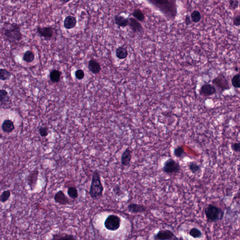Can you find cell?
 Here are the masks:
<instances>
[{
  "instance_id": "cell-1",
  "label": "cell",
  "mask_w": 240,
  "mask_h": 240,
  "mask_svg": "<svg viewBox=\"0 0 240 240\" xmlns=\"http://www.w3.org/2000/svg\"><path fill=\"white\" fill-rule=\"evenodd\" d=\"M152 5L161 11L167 18L174 19L177 14V2L172 0H150Z\"/></svg>"
},
{
  "instance_id": "cell-2",
  "label": "cell",
  "mask_w": 240,
  "mask_h": 240,
  "mask_svg": "<svg viewBox=\"0 0 240 240\" xmlns=\"http://www.w3.org/2000/svg\"><path fill=\"white\" fill-rule=\"evenodd\" d=\"M104 187L101 180V175L98 170H95L92 175L89 195L92 199L97 200L102 197Z\"/></svg>"
},
{
  "instance_id": "cell-3",
  "label": "cell",
  "mask_w": 240,
  "mask_h": 240,
  "mask_svg": "<svg viewBox=\"0 0 240 240\" xmlns=\"http://www.w3.org/2000/svg\"><path fill=\"white\" fill-rule=\"evenodd\" d=\"M21 26L18 24H11V26L9 28L5 29L4 34L6 38L11 42L19 41L22 39V34L21 33Z\"/></svg>"
},
{
  "instance_id": "cell-4",
  "label": "cell",
  "mask_w": 240,
  "mask_h": 240,
  "mask_svg": "<svg viewBox=\"0 0 240 240\" xmlns=\"http://www.w3.org/2000/svg\"><path fill=\"white\" fill-rule=\"evenodd\" d=\"M181 170L179 163L172 158L166 159L164 163L162 171L166 174H176L179 173Z\"/></svg>"
},
{
  "instance_id": "cell-5",
  "label": "cell",
  "mask_w": 240,
  "mask_h": 240,
  "mask_svg": "<svg viewBox=\"0 0 240 240\" xmlns=\"http://www.w3.org/2000/svg\"><path fill=\"white\" fill-rule=\"evenodd\" d=\"M121 223V219L117 215L112 214L109 215L106 219L104 222V226L107 230L115 231L120 228Z\"/></svg>"
},
{
  "instance_id": "cell-6",
  "label": "cell",
  "mask_w": 240,
  "mask_h": 240,
  "mask_svg": "<svg viewBox=\"0 0 240 240\" xmlns=\"http://www.w3.org/2000/svg\"><path fill=\"white\" fill-rule=\"evenodd\" d=\"M206 217L211 221H215L222 217L223 213L221 210L216 206L209 205L205 210Z\"/></svg>"
},
{
  "instance_id": "cell-7",
  "label": "cell",
  "mask_w": 240,
  "mask_h": 240,
  "mask_svg": "<svg viewBox=\"0 0 240 240\" xmlns=\"http://www.w3.org/2000/svg\"><path fill=\"white\" fill-rule=\"evenodd\" d=\"M39 173V169L38 167H36L31 171L26 177V182L32 191L35 189L37 185Z\"/></svg>"
},
{
  "instance_id": "cell-8",
  "label": "cell",
  "mask_w": 240,
  "mask_h": 240,
  "mask_svg": "<svg viewBox=\"0 0 240 240\" xmlns=\"http://www.w3.org/2000/svg\"><path fill=\"white\" fill-rule=\"evenodd\" d=\"M154 240H179V239L170 230H162L154 236Z\"/></svg>"
},
{
  "instance_id": "cell-9",
  "label": "cell",
  "mask_w": 240,
  "mask_h": 240,
  "mask_svg": "<svg viewBox=\"0 0 240 240\" xmlns=\"http://www.w3.org/2000/svg\"><path fill=\"white\" fill-rule=\"evenodd\" d=\"M212 84L218 87L222 91L230 89L228 81L223 74L219 75L212 80Z\"/></svg>"
},
{
  "instance_id": "cell-10",
  "label": "cell",
  "mask_w": 240,
  "mask_h": 240,
  "mask_svg": "<svg viewBox=\"0 0 240 240\" xmlns=\"http://www.w3.org/2000/svg\"><path fill=\"white\" fill-rule=\"evenodd\" d=\"M55 29L52 27H40L37 26V32L38 34L41 37H44L46 40H48L52 39L54 35Z\"/></svg>"
},
{
  "instance_id": "cell-11",
  "label": "cell",
  "mask_w": 240,
  "mask_h": 240,
  "mask_svg": "<svg viewBox=\"0 0 240 240\" xmlns=\"http://www.w3.org/2000/svg\"><path fill=\"white\" fill-rule=\"evenodd\" d=\"M131 150L130 148L127 147L124 150L121 156V165L123 166H129L131 164Z\"/></svg>"
},
{
  "instance_id": "cell-12",
  "label": "cell",
  "mask_w": 240,
  "mask_h": 240,
  "mask_svg": "<svg viewBox=\"0 0 240 240\" xmlns=\"http://www.w3.org/2000/svg\"><path fill=\"white\" fill-rule=\"evenodd\" d=\"M54 200L56 203L65 205L70 204V200L62 190H59L56 193L54 196Z\"/></svg>"
},
{
  "instance_id": "cell-13",
  "label": "cell",
  "mask_w": 240,
  "mask_h": 240,
  "mask_svg": "<svg viewBox=\"0 0 240 240\" xmlns=\"http://www.w3.org/2000/svg\"><path fill=\"white\" fill-rule=\"evenodd\" d=\"M216 93V89L215 87L209 84H205L201 87L200 93L204 96H210Z\"/></svg>"
},
{
  "instance_id": "cell-14",
  "label": "cell",
  "mask_w": 240,
  "mask_h": 240,
  "mask_svg": "<svg viewBox=\"0 0 240 240\" xmlns=\"http://www.w3.org/2000/svg\"><path fill=\"white\" fill-rule=\"evenodd\" d=\"M128 209L132 213H142L146 211V208L142 204L131 203L128 205Z\"/></svg>"
},
{
  "instance_id": "cell-15",
  "label": "cell",
  "mask_w": 240,
  "mask_h": 240,
  "mask_svg": "<svg viewBox=\"0 0 240 240\" xmlns=\"http://www.w3.org/2000/svg\"><path fill=\"white\" fill-rule=\"evenodd\" d=\"M15 129L13 121L11 120L6 119L2 124V130L5 133L10 134Z\"/></svg>"
},
{
  "instance_id": "cell-16",
  "label": "cell",
  "mask_w": 240,
  "mask_h": 240,
  "mask_svg": "<svg viewBox=\"0 0 240 240\" xmlns=\"http://www.w3.org/2000/svg\"><path fill=\"white\" fill-rule=\"evenodd\" d=\"M129 26L135 32H141L143 31L141 24L134 17H131L129 19Z\"/></svg>"
},
{
  "instance_id": "cell-17",
  "label": "cell",
  "mask_w": 240,
  "mask_h": 240,
  "mask_svg": "<svg viewBox=\"0 0 240 240\" xmlns=\"http://www.w3.org/2000/svg\"><path fill=\"white\" fill-rule=\"evenodd\" d=\"M88 69L94 74H99L101 69L100 63L94 59H91L89 61Z\"/></svg>"
},
{
  "instance_id": "cell-18",
  "label": "cell",
  "mask_w": 240,
  "mask_h": 240,
  "mask_svg": "<svg viewBox=\"0 0 240 240\" xmlns=\"http://www.w3.org/2000/svg\"><path fill=\"white\" fill-rule=\"evenodd\" d=\"M115 24L117 25L119 27L124 28L129 25V19L120 15L115 16Z\"/></svg>"
},
{
  "instance_id": "cell-19",
  "label": "cell",
  "mask_w": 240,
  "mask_h": 240,
  "mask_svg": "<svg viewBox=\"0 0 240 240\" xmlns=\"http://www.w3.org/2000/svg\"><path fill=\"white\" fill-rule=\"evenodd\" d=\"M77 25V19L72 16H68L64 20V26L66 29L74 28Z\"/></svg>"
},
{
  "instance_id": "cell-20",
  "label": "cell",
  "mask_w": 240,
  "mask_h": 240,
  "mask_svg": "<svg viewBox=\"0 0 240 240\" xmlns=\"http://www.w3.org/2000/svg\"><path fill=\"white\" fill-rule=\"evenodd\" d=\"M128 55V52L126 48L119 47L116 50V56L117 58L120 60L125 59Z\"/></svg>"
},
{
  "instance_id": "cell-21",
  "label": "cell",
  "mask_w": 240,
  "mask_h": 240,
  "mask_svg": "<svg viewBox=\"0 0 240 240\" xmlns=\"http://www.w3.org/2000/svg\"><path fill=\"white\" fill-rule=\"evenodd\" d=\"M51 240H76V239L73 235L70 234H58L53 235Z\"/></svg>"
},
{
  "instance_id": "cell-22",
  "label": "cell",
  "mask_w": 240,
  "mask_h": 240,
  "mask_svg": "<svg viewBox=\"0 0 240 240\" xmlns=\"http://www.w3.org/2000/svg\"><path fill=\"white\" fill-rule=\"evenodd\" d=\"M10 100L9 96L8 95V92L5 90L2 89L0 91V101L1 105H5L9 103Z\"/></svg>"
},
{
  "instance_id": "cell-23",
  "label": "cell",
  "mask_w": 240,
  "mask_h": 240,
  "mask_svg": "<svg viewBox=\"0 0 240 240\" xmlns=\"http://www.w3.org/2000/svg\"><path fill=\"white\" fill-rule=\"evenodd\" d=\"M62 73L58 70H54L50 72V80L53 83H57L59 82L61 79Z\"/></svg>"
},
{
  "instance_id": "cell-24",
  "label": "cell",
  "mask_w": 240,
  "mask_h": 240,
  "mask_svg": "<svg viewBox=\"0 0 240 240\" xmlns=\"http://www.w3.org/2000/svg\"><path fill=\"white\" fill-rule=\"evenodd\" d=\"M174 156L178 158H182L185 157L186 154L185 149L181 146H178L173 150Z\"/></svg>"
},
{
  "instance_id": "cell-25",
  "label": "cell",
  "mask_w": 240,
  "mask_h": 240,
  "mask_svg": "<svg viewBox=\"0 0 240 240\" xmlns=\"http://www.w3.org/2000/svg\"><path fill=\"white\" fill-rule=\"evenodd\" d=\"M132 16L134 18L137 19L139 22H143L145 21V15L143 14L140 10L138 9L134 10L132 13Z\"/></svg>"
},
{
  "instance_id": "cell-26",
  "label": "cell",
  "mask_w": 240,
  "mask_h": 240,
  "mask_svg": "<svg viewBox=\"0 0 240 240\" xmlns=\"http://www.w3.org/2000/svg\"><path fill=\"white\" fill-rule=\"evenodd\" d=\"M67 194L70 198L73 199H77L78 196V189L74 186H71L68 188Z\"/></svg>"
},
{
  "instance_id": "cell-27",
  "label": "cell",
  "mask_w": 240,
  "mask_h": 240,
  "mask_svg": "<svg viewBox=\"0 0 240 240\" xmlns=\"http://www.w3.org/2000/svg\"><path fill=\"white\" fill-rule=\"evenodd\" d=\"M35 59V55L34 53L32 51H26L23 56V60L27 63H32L34 61Z\"/></svg>"
},
{
  "instance_id": "cell-28",
  "label": "cell",
  "mask_w": 240,
  "mask_h": 240,
  "mask_svg": "<svg viewBox=\"0 0 240 240\" xmlns=\"http://www.w3.org/2000/svg\"><path fill=\"white\" fill-rule=\"evenodd\" d=\"M11 77V73L10 72L1 68L0 70V79L2 81H6L10 79Z\"/></svg>"
},
{
  "instance_id": "cell-29",
  "label": "cell",
  "mask_w": 240,
  "mask_h": 240,
  "mask_svg": "<svg viewBox=\"0 0 240 240\" xmlns=\"http://www.w3.org/2000/svg\"><path fill=\"white\" fill-rule=\"evenodd\" d=\"M190 17L193 22L196 23H198L201 19V14L199 11L194 10L193 11L192 13H191Z\"/></svg>"
},
{
  "instance_id": "cell-30",
  "label": "cell",
  "mask_w": 240,
  "mask_h": 240,
  "mask_svg": "<svg viewBox=\"0 0 240 240\" xmlns=\"http://www.w3.org/2000/svg\"><path fill=\"white\" fill-rule=\"evenodd\" d=\"M189 167L190 171L194 174L197 173L201 170L200 166L194 162H190L189 165Z\"/></svg>"
},
{
  "instance_id": "cell-31",
  "label": "cell",
  "mask_w": 240,
  "mask_h": 240,
  "mask_svg": "<svg viewBox=\"0 0 240 240\" xmlns=\"http://www.w3.org/2000/svg\"><path fill=\"white\" fill-rule=\"evenodd\" d=\"M11 195V193L9 190H4L0 196V201L2 203H5L9 200Z\"/></svg>"
},
{
  "instance_id": "cell-32",
  "label": "cell",
  "mask_w": 240,
  "mask_h": 240,
  "mask_svg": "<svg viewBox=\"0 0 240 240\" xmlns=\"http://www.w3.org/2000/svg\"><path fill=\"white\" fill-rule=\"evenodd\" d=\"M39 132L41 137H47L49 134V128L48 126H40L39 129Z\"/></svg>"
},
{
  "instance_id": "cell-33",
  "label": "cell",
  "mask_w": 240,
  "mask_h": 240,
  "mask_svg": "<svg viewBox=\"0 0 240 240\" xmlns=\"http://www.w3.org/2000/svg\"><path fill=\"white\" fill-rule=\"evenodd\" d=\"M189 234L195 238H198L202 236L201 232L196 228H193L189 231Z\"/></svg>"
},
{
  "instance_id": "cell-34",
  "label": "cell",
  "mask_w": 240,
  "mask_h": 240,
  "mask_svg": "<svg viewBox=\"0 0 240 240\" xmlns=\"http://www.w3.org/2000/svg\"><path fill=\"white\" fill-rule=\"evenodd\" d=\"M232 84L234 87L240 88V74H237L233 78Z\"/></svg>"
},
{
  "instance_id": "cell-35",
  "label": "cell",
  "mask_w": 240,
  "mask_h": 240,
  "mask_svg": "<svg viewBox=\"0 0 240 240\" xmlns=\"http://www.w3.org/2000/svg\"><path fill=\"white\" fill-rule=\"evenodd\" d=\"M75 77L78 79H83L85 77V73L84 71L81 69L77 70L75 72Z\"/></svg>"
},
{
  "instance_id": "cell-36",
  "label": "cell",
  "mask_w": 240,
  "mask_h": 240,
  "mask_svg": "<svg viewBox=\"0 0 240 240\" xmlns=\"http://www.w3.org/2000/svg\"><path fill=\"white\" fill-rule=\"evenodd\" d=\"M239 1H229V8L235 10L238 8L239 6Z\"/></svg>"
},
{
  "instance_id": "cell-37",
  "label": "cell",
  "mask_w": 240,
  "mask_h": 240,
  "mask_svg": "<svg viewBox=\"0 0 240 240\" xmlns=\"http://www.w3.org/2000/svg\"><path fill=\"white\" fill-rule=\"evenodd\" d=\"M232 149L234 151L239 153L240 152V143H235L232 145Z\"/></svg>"
},
{
  "instance_id": "cell-38",
  "label": "cell",
  "mask_w": 240,
  "mask_h": 240,
  "mask_svg": "<svg viewBox=\"0 0 240 240\" xmlns=\"http://www.w3.org/2000/svg\"><path fill=\"white\" fill-rule=\"evenodd\" d=\"M233 23L235 26H240V15L236 16L233 19Z\"/></svg>"
},
{
  "instance_id": "cell-39",
  "label": "cell",
  "mask_w": 240,
  "mask_h": 240,
  "mask_svg": "<svg viewBox=\"0 0 240 240\" xmlns=\"http://www.w3.org/2000/svg\"><path fill=\"white\" fill-rule=\"evenodd\" d=\"M113 191L115 194L117 195H120L122 194V190H121L120 187L119 185H116L114 188L113 189Z\"/></svg>"
},
{
  "instance_id": "cell-40",
  "label": "cell",
  "mask_w": 240,
  "mask_h": 240,
  "mask_svg": "<svg viewBox=\"0 0 240 240\" xmlns=\"http://www.w3.org/2000/svg\"><path fill=\"white\" fill-rule=\"evenodd\" d=\"M185 23L187 25H189V24H191V19H190V17L188 15L186 17Z\"/></svg>"
},
{
  "instance_id": "cell-41",
  "label": "cell",
  "mask_w": 240,
  "mask_h": 240,
  "mask_svg": "<svg viewBox=\"0 0 240 240\" xmlns=\"http://www.w3.org/2000/svg\"><path fill=\"white\" fill-rule=\"evenodd\" d=\"M239 74H240V72H239Z\"/></svg>"
},
{
  "instance_id": "cell-42",
  "label": "cell",
  "mask_w": 240,
  "mask_h": 240,
  "mask_svg": "<svg viewBox=\"0 0 240 240\" xmlns=\"http://www.w3.org/2000/svg\"><path fill=\"white\" fill-rule=\"evenodd\" d=\"M239 32H240V31H239Z\"/></svg>"
}]
</instances>
